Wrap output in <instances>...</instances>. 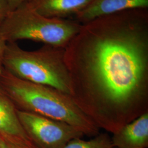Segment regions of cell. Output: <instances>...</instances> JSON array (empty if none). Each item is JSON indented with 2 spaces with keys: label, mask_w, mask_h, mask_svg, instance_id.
Returning a JSON list of instances; mask_svg holds the SVG:
<instances>
[{
  "label": "cell",
  "mask_w": 148,
  "mask_h": 148,
  "mask_svg": "<svg viewBox=\"0 0 148 148\" xmlns=\"http://www.w3.org/2000/svg\"></svg>",
  "instance_id": "2e32d148"
},
{
  "label": "cell",
  "mask_w": 148,
  "mask_h": 148,
  "mask_svg": "<svg viewBox=\"0 0 148 148\" xmlns=\"http://www.w3.org/2000/svg\"><path fill=\"white\" fill-rule=\"evenodd\" d=\"M0 88L18 110L65 122L84 135L95 136L99 134V128L68 94L50 86L19 79L5 69L0 73Z\"/></svg>",
  "instance_id": "7a4b0ae2"
},
{
  "label": "cell",
  "mask_w": 148,
  "mask_h": 148,
  "mask_svg": "<svg viewBox=\"0 0 148 148\" xmlns=\"http://www.w3.org/2000/svg\"><path fill=\"white\" fill-rule=\"evenodd\" d=\"M64 53L65 48L47 45L30 51L22 49L16 42H7L3 67L16 77L50 86L70 95Z\"/></svg>",
  "instance_id": "3957f363"
},
{
  "label": "cell",
  "mask_w": 148,
  "mask_h": 148,
  "mask_svg": "<svg viewBox=\"0 0 148 148\" xmlns=\"http://www.w3.org/2000/svg\"><path fill=\"white\" fill-rule=\"evenodd\" d=\"M0 148H38L31 142L1 137Z\"/></svg>",
  "instance_id": "8fae6325"
},
{
  "label": "cell",
  "mask_w": 148,
  "mask_h": 148,
  "mask_svg": "<svg viewBox=\"0 0 148 148\" xmlns=\"http://www.w3.org/2000/svg\"><path fill=\"white\" fill-rule=\"evenodd\" d=\"M1 22H0V73L4 69L3 58L7 45V42L6 41L1 32Z\"/></svg>",
  "instance_id": "7c38bea8"
},
{
  "label": "cell",
  "mask_w": 148,
  "mask_h": 148,
  "mask_svg": "<svg viewBox=\"0 0 148 148\" xmlns=\"http://www.w3.org/2000/svg\"><path fill=\"white\" fill-rule=\"evenodd\" d=\"M64 60L70 97L99 129L114 133L148 112V9L81 24Z\"/></svg>",
  "instance_id": "6da1fadb"
},
{
  "label": "cell",
  "mask_w": 148,
  "mask_h": 148,
  "mask_svg": "<svg viewBox=\"0 0 148 148\" xmlns=\"http://www.w3.org/2000/svg\"><path fill=\"white\" fill-rule=\"evenodd\" d=\"M138 8L148 9V0H92L74 19L84 24L101 16Z\"/></svg>",
  "instance_id": "8992f818"
},
{
  "label": "cell",
  "mask_w": 148,
  "mask_h": 148,
  "mask_svg": "<svg viewBox=\"0 0 148 148\" xmlns=\"http://www.w3.org/2000/svg\"><path fill=\"white\" fill-rule=\"evenodd\" d=\"M1 143H2V139L0 136V148H1Z\"/></svg>",
  "instance_id": "9a60e30c"
},
{
  "label": "cell",
  "mask_w": 148,
  "mask_h": 148,
  "mask_svg": "<svg viewBox=\"0 0 148 148\" xmlns=\"http://www.w3.org/2000/svg\"><path fill=\"white\" fill-rule=\"evenodd\" d=\"M92 1L28 0L23 5L48 18L71 19L84 10Z\"/></svg>",
  "instance_id": "52a82bcc"
},
{
  "label": "cell",
  "mask_w": 148,
  "mask_h": 148,
  "mask_svg": "<svg viewBox=\"0 0 148 148\" xmlns=\"http://www.w3.org/2000/svg\"><path fill=\"white\" fill-rule=\"evenodd\" d=\"M11 11H14L27 2L28 0H8Z\"/></svg>",
  "instance_id": "5bb4252c"
},
{
  "label": "cell",
  "mask_w": 148,
  "mask_h": 148,
  "mask_svg": "<svg viewBox=\"0 0 148 148\" xmlns=\"http://www.w3.org/2000/svg\"><path fill=\"white\" fill-rule=\"evenodd\" d=\"M21 126L38 148H63L71 140L84 134L63 122L17 109Z\"/></svg>",
  "instance_id": "5b68a950"
},
{
  "label": "cell",
  "mask_w": 148,
  "mask_h": 148,
  "mask_svg": "<svg viewBox=\"0 0 148 148\" xmlns=\"http://www.w3.org/2000/svg\"><path fill=\"white\" fill-rule=\"evenodd\" d=\"M112 134L111 140L114 148H148V112Z\"/></svg>",
  "instance_id": "ba28073f"
},
{
  "label": "cell",
  "mask_w": 148,
  "mask_h": 148,
  "mask_svg": "<svg viewBox=\"0 0 148 148\" xmlns=\"http://www.w3.org/2000/svg\"><path fill=\"white\" fill-rule=\"evenodd\" d=\"M11 12L8 0H0V22L2 23Z\"/></svg>",
  "instance_id": "4fadbf2b"
},
{
  "label": "cell",
  "mask_w": 148,
  "mask_h": 148,
  "mask_svg": "<svg viewBox=\"0 0 148 148\" xmlns=\"http://www.w3.org/2000/svg\"><path fill=\"white\" fill-rule=\"evenodd\" d=\"M111 137L106 133H101L89 140L81 138L71 140L63 148H113Z\"/></svg>",
  "instance_id": "30bf717a"
},
{
  "label": "cell",
  "mask_w": 148,
  "mask_h": 148,
  "mask_svg": "<svg viewBox=\"0 0 148 148\" xmlns=\"http://www.w3.org/2000/svg\"><path fill=\"white\" fill-rule=\"evenodd\" d=\"M81 27L74 19L48 18L22 5L8 13L1 30L7 42L28 40L65 48Z\"/></svg>",
  "instance_id": "277c9868"
},
{
  "label": "cell",
  "mask_w": 148,
  "mask_h": 148,
  "mask_svg": "<svg viewBox=\"0 0 148 148\" xmlns=\"http://www.w3.org/2000/svg\"><path fill=\"white\" fill-rule=\"evenodd\" d=\"M0 136L32 142L21 126L17 115V109L1 88Z\"/></svg>",
  "instance_id": "9c48e42d"
}]
</instances>
